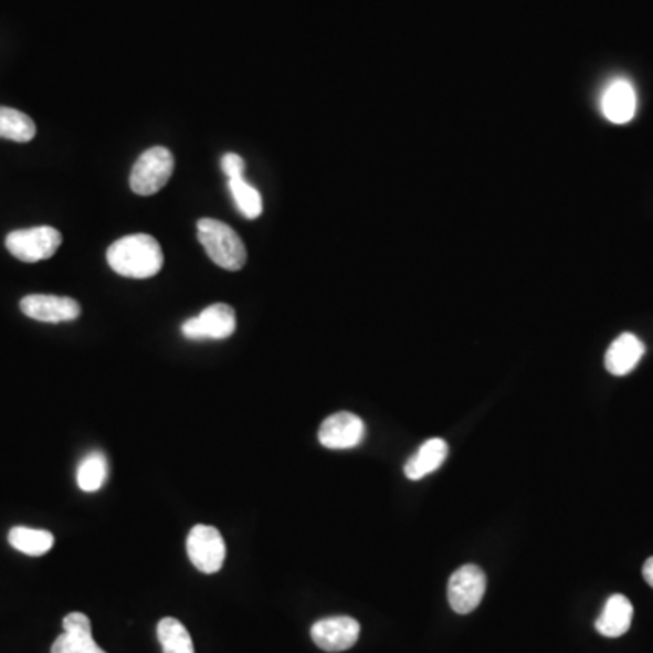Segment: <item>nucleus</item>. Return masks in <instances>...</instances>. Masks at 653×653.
<instances>
[{
  "mask_svg": "<svg viewBox=\"0 0 653 653\" xmlns=\"http://www.w3.org/2000/svg\"><path fill=\"white\" fill-rule=\"evenodd\" d=\"M107 264L126 278H152L164 265L162 247L149 234H129L109 245Z\"/></svg>",
  "mask_w": 653,
  "mask_h": 653,
  "instance_id": "1",
  "label": "nucleus"
},
{
  "mask_svg": "<svg viewBox=\"0 0 653 653\" xmlns=\"http://www.w3.org/2000/svg\"><path fill=\"white\" fill-rule=\"evenodd\" d=\"M197 225L198 242L202 243L209 259L213 260L218 267L240 271L247 264L245 243L231 225L214 218H202L198 220Z\"/></svg>",
  "mask_w": 653,
  "mask_h": 653,
  "instance_id": "2",
  "label": "nucleus"
},
{
  "mask_svg": "<svg viewBox=\"0 0 653 653\" xmlns=\"http://www.w3.org/2000/svg\"><path fill=\"white\" fill-rule=\"evenodd\" d=\"M172 171H175V157L168 147L157 146L147 149L133 166L131 178H129L133 193L140 197L158 193L160 189L166 188Z\"/></svg>",
  "mask_w": 653,
  "mask_h": 653,
  "instance_id": "3",
  "label": "nucleus"
},
{
  "mask_svg": "<svg viewBox=\"0 0 653 653\" xmlns=\"http://www.w3.org/2000/svg\"><path fill=\"white\" fill-rule=\"evenodd\" d=\"M61 243L62 234L50 225L19 229L6 236V249L25 264H35V262L51 259L61 247Z\"/></svg>",
  "mask_w": 653,
  "mask_h": 653,
  "instance_id": "4",
  "label": "nucleus"
},
{
  "mask_svg": "<svg viewBox=\"0 0 653 653\" xmlns=\"http://www.w3.org/2000/svg\"><path fill=\"white\" fill-rule=\"evenodd\" d=\"M188 556L202 573H217L225 561V541L222 534L209 525H197L188 536Z\"/></svg>",
  "mask_w": 653,
  "mask_h": 653,
  "instance_id": "5",
  "label": "nucleus"
},
{
  "mask_svg": "<svg viewBox=\"0 0 653 653\" xmlns=\"http://www.w3.org/2000/svg\"><path fill=\"white\" fill-rule=\"evenodd\" d=\"M486 576L476 565H465L457 568L449 579V603L452 610L465 615L480 607L485 596Z\"/></svg>",
  "mask_w": 653,
  "mask_h": 653,
  "instance_id": "6",
  "label": "nucleus"
},
{
  "mask_svg": "<svg viewBox=\"0 0 653 653\" xmlns=\"http://www.w3.org/2000/svg\"><path fill=\"white\" fill-rule=\"evenodd\" d=\"M236 330V313L228 304L209 305L200 315L182 325V335L193 341L225 339Z\"/></svg>",
  "mask_w": 653,
  "mask_h": 653,
  "instance_id": "7",
  "label": "nucleus"
},
{
  "mask_svg": "<svg viewBox=\"0 0 653 653\" xmlns=\"http://www.w3.org/2000/svg\"><path fill=\"white\" fill-rule=\"evenodd\" d=\"M360 623L347 615L322 619L313 624L310 638L324 652L338 653L352 649L360 639Z\"/></svg>",
  "mask_w": 653,
  "mask_h": 653,
  "instance_id": "8",
  "label": "nucleus"
},
{
  "mask_svg": "<svg viewBox=\"0 0 653 653\" xmlns=\"http://www.w3.org/2000/svg\"><path fill=\"white\" fill-rule=\"evenodd\" d=\"M365 438V423L352 412H338L322 423L318 440L330 451H349L360 445Z\"/></svg>",
  "mask_w": 653,
  "mask_h": 653,
  "instance_id": "9",
  "label": "nucleus"
},
{
  "mask_svg": "<svg viewBox=\"0 0 653 653\" xmlns=\"http://www.w3.org/2000/svg\"><path fill=\"white\" fill-rule=\"evenodd\" d=\"M21 310L28 318L44 324H62L73 322L81 316V305L66 296L51 294H30L21 299Z\"/></svg>",
  "mask_w": 653,
  "mask_h": 653,
  "instance_id": "10",
  "label": "nucleus"
},
{
  "mask_svg": "<svg viewBox=\"0 0 653 653\" xmlns=\"http://www.w3.org/2000/svg\"><path fill=\"white\" fill-rule=\"evenodd\" d=\"M64 633L55 639L51 653H107L93 639L92 621L86 613H67L62 621Z\"/></svg>",
  "mask_w": 653,
  "mask_h": 653,
  "instance_id": "11",
  "label": "nucleus"
},
{
  "mask_svg": "<svg viewBox=\"0 0 653 653\" xmlns=\"http://www.w3.org/2000/svg\"><path fill=\"white\" fill-rule=\"evenodd\" d=\"M601 112L604 118L623 126L629 124L638 112V95L629 78H615L604 87L601 95Z\"/></svg>",
  "mask_w": 653,
  "mask_h": 653,
  "instance_id": "12",
  "label": "nucleus"
},
{
  "mask_svg": "<svg viewBox=\"0 0 653 653\" xmlns=\"http://www.w3.org/2000/svg\"><path fill=\"white\" fill-rule=\"evenodd\" d=\"M644 356V344L635 335L624 333L608 347L604 367L613 376H626Z\"/></svg>",
  "mask_w": 653,
  "mask_h": 653,
  "instance_id": "13",
  "label": "nucleus"
},
{
  "mask_svg": "<svg viewBox=\"0 0 653 653\" xmlns=\"http://www.w3.org/2000/svg\"><path fill=\"white\" fill-rule=\"evenodd\" d=\"M632 619L633 607L630 599L624 598L621 593H615L604 604L603 612L596 621V630L604 638H621L632 626Z\"/></svg>",
  "mask_w": 653,
  "mask_h": 653,
  "instance_id": "14",
  "label": "nucleus"
},
{
  "mask_svg": "<svg viewBox=\"0 0 653 653\" xmlns=\"http://www.w3.org/2000/svg\"><path fill=\"white\" fill-rule=\"evenodd\" d=\"M449 456V445L441 438H432L415 451L414 456L406 463V476L411 482H420L432 472L438 471Z\"/></svg>",
  "mask_w": 653,
  "mask_h": 653,
  "instance_id": "15",
  "label": "nucleus"
},
{
  "mask_svg": "<svg viewBox=\"0 0 653 653\" xmlns=\"http://www.w3.org/2000/svg\"><path fill=\"white\" fill-rule=\"evenodd\" d=\"M8 541L19 552L25 554V556L39 557L50 552L53 545H55V537L48 530L15 527L11 528Z\"/></svg>",
  "mask_w": 653,
  "mask_h": 653,
  "instance_id": "16",
  "label": "nucleus"
},
{
  "mask_svg": "<svg viewBox=\"0 0 653 653\" xmlns=\"http://www.w3.org/2000/svg\"><path fill=\"white\" fill-rule=\"evenodd\" d=\"M36 135L35 122L13 107L0 106V138L11 143H30Z\"/></svg>",
  "mask_w": 653,
  "mask_h": 653,
  "instance_id": "17",
  "label": "nucleus"
},
{
  "mask_svg": "<svg viewBox=\"0 0 653 653\" xmlns=\"http://www.w3.org/2000/svg\"><path fill=\"white\" fill-rule=\"evenodd\" d=\"M164 653H194L193 639L178 619L164 618L157 626Z\"/></svg>",
  "mask_w": 653,
  "mask_h": 653,
  "instance_id": "18",
  "label": "nucleus"
},
{
  "mask_svg": "<svg viewBox=\"0 0 653 653\" xmlns=\"http://www.w3.org/2000/svg\"><path fill=\"white\" fill-rule=\"evenodd\" d=\"M229 191L233 194L234 206H236L242 217L254 220V218H259L262 211H264L262 194L245 178L229 180Z\"/></svg>",
  "mask_w": 653,
  "mask_h": 653,
  "instance_id": "19",
  "label": "nucleus"
},
{
  "mask_svg": "<svg viewBox=\"0 0 653 653\" xmlns=\"http://www.w3.org/2000/svg\"><path fill=\"white\" fill-rule=\"evenodd\" d=\"M107 480V461L102 452H92L76 471V483L84 492L101 491Z\"/></svg>",
  "mask_w": 653,
  "mask_h": 653,
  "instance_id": "20",
  "label": "nucleus"
},
{
  "mask_svg": "<svg viewBox=\"0 0 653 653\" xmlns=\"http://www.w3.org/2000/svg\"><path fill=\"white\" fill-rule=\"evenodd\" d=\"M222 171L225 172V177L229 180H234V178H243V172H245V162H243V158L236 152H228V155H223L222 157Z\"/></svg>",
  "mask_w": 653,
  "mask_h": 653,
  "instance_id": "21",
  "label": "nucleus"
},
{
  "mask_svg": "<svg viewBox=\"0 0 653 653\" xmlns=\"http://www.w3.org/2000/svg\"><path fill=\"white\" fill-rule=\"evenodd\" d=\"M643 578L653 588V557H650L649 561L644 562Z\"/></svg>",
  "mask_w": 653,
  "mask_h": 653,
  "instance_id": "22",
  "label": "nucleus"
}]
</instances>
